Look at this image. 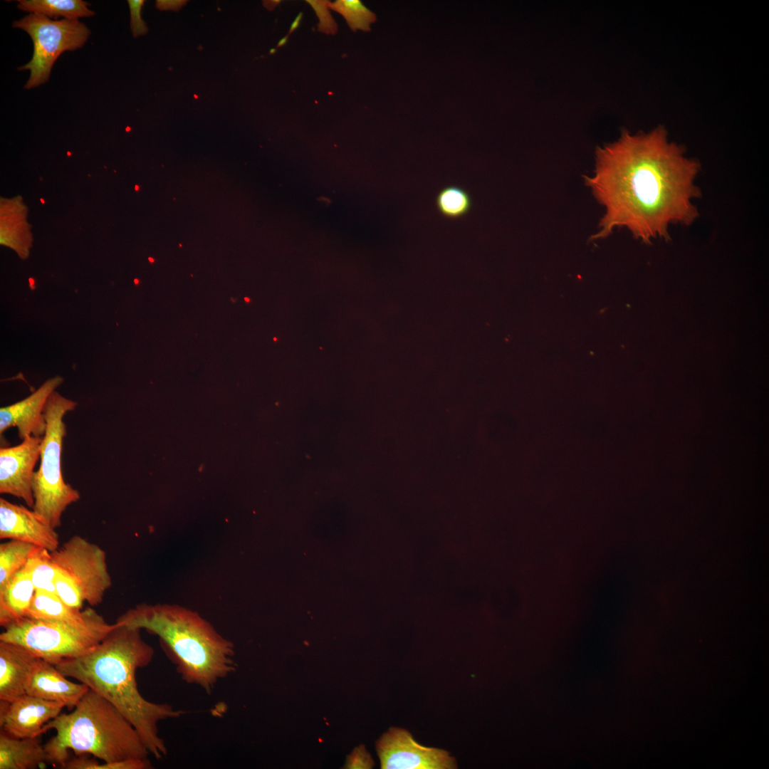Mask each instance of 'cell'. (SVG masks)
Wrapping results in <instances>:
<instances>
[{"label":"cell","instance_id":"6da1fadb","mask_svg":"<svg viewBox=\"0 0 769 769\" xmlns=\"http://www.w3.org/2000/svg\"><path fill=\"white\" fill-rule=\"evenodd\" d=\"M595 162L594 174L585 182L605 212L593 239L626 228L649 243L669 239L670 225H689L697 218L693 200L700 196L695 184L700 164L669 141L664 127L623 132L597 150Z\"/></svg>","mask_w":769,"mask_h":769},{"label":"cell","instance_id":"7a4b0ae2","mask_svg":"<svg viewBox=\"0 0 769 769\" xmlns=\"http://www.w3.org/2000/svg\"><path fill=\"white\" fill-rule=\"evenodd\" d=\"M115 623L90 653L54 665L66 677L85 684L110 701L135 728L150 753L162 759L167 748L158 724L180 717L184 711L169 703L149 701L141 695L136 671L150 664L155 650L143 639L142 629Z\"/></svg>","mask_w":769,"mask_h":769},{"label":"cell","instance_id":"3957f363","mask_svg":"<svg viewBox=\"0 0 769 769\" xmlns=\"http://www.w3.org/2000/svg\"><path fill=\"white\" fill-rule=\"evenodd\" d=\"M115 622L157 636L182 679L208 694L236 669L233 642L187 607L142 603L127 610Z\"/></svg>","mask_w":769,"mask_h":769},{"label":"cell","instance_id":"277c9868","mask_svg":"<svg viewBox=\"0 0 769 769\" xmlns=\"http://www.w3.org/2000/svg\"><path fill=\"white\" fill-rule=\"evenodd\" d=\"M56 731L44 748L48 763L62 768L76 755L90 754L104 762L148 759L150 752L132 724L110 701L89 689L70 713L47 723L42 733Z\"/></svg>","mask_w":769,"mask_h":769},{"label":"cell","instance_id":"5b68a950","mask_svg":"<svg viewBox=\"0 0 769 769\" xmlns=\"http://www.w3.org/2000/svg\"><path fill=\"white\" fill-rule=\"evenodd\" d=\"M115 626L90 606L80 622L22 618L5 627L0 640L20 644L55 664L90 653Z\"/></svg>","mask_w":769,"mask_h":769},{"label":"cell","instance_id":"8992f818","mask_svg":"<svg viewBox=\"0 0 769 769\" xmlns=\"http://www.w3.org/2000/svg\"><path fill=\"white\" fill-rule=\"evenodd\" d=\"M77 405L76 402L55 391L43 410L46 429L42 437L40 465L33 478L32 509L54 529L61 525L62 515L66 508L80 498L79 491L65 482L61 471L63 441L66 435L63 417Z\"/></svg>","mask_w":769,"mask_h":769},{"label":"cell","instance_id":"52a82bcc","mask_svg":"<svg viewBox=\"0 0 769 769\" xmlns=\"http://www.w3.org/2000/svg\"><path fill=\"white\" fill-rule=\"evenodd\" d=\"M51 554L56 572V594L64 602L82 610L85 602L95 607L103 602L112 577L101 547L73 535Z\"/></svg>","mask_w":769,"mask_h":769},{"label":"cell","instance_id":"ba28073f","mask_svg":"<svg viewBox=\"0 0 769 769\" xmlns=\"http://www.w3.org/2000/svg\"><path fill=\"white\" fill-rule=\"evenodd\" d=\"M12 27L26 31L33 44L31 60L18 68L19 71L30 72L23 86L26 90L47 83L58 58L65 51L82 48L90 35L88 27L78 19L54 20L38 14L14 21Z\"/></svg>","mask_w":769,"mask_h":769},{"label":"cell","instance_id":"9c48e42d","mask_svg":"<svg viewBox=\"0 0 769 769\" xmlns=\"http://www.w3.org/2000/svg\"><path fill=\"white\" fill-rule=\"evenodd\" d=\"M377 752L383 769H451L456 760L442 749L417 743L409 731L392 727L377 741Z\"/></svg>","mask_w":769,"mask_h":769},{"label":"cell","instance_id":"30bf717a","mask_svg":"<svg viewBox=\"0 0 769 769\" xmlns=\"http://www.w3.org/2000/svg\"><path fill=\"white\" fill-rule=\"evenodd\" d=\"M41 442L42 437L30 436L0 449V493L22 499L30 508L34 506L32 484Z\"/></svg>","mask_w":769,"mask_h":769},{"label":"cell","instance_id":"8fae6325","mask_svg":"<svg viewBox=\"0 0 769 769\" xmlns=\"http://www.w3.org/2000/svg\"><path fill=\"white\" fill-rule=\"evenodd\" d=\"M64 707L62 703L27 694L11 702L1 701V731L19 738L38 737L43 726L60 715Z\"/></svg>","mask_w":769,"mask_h":769},{"label":"cell","instance_id":"7c38bea8","mask_svg":"<svg viewBox=\"0 0 769 769\" xmlns=\"http://www.w3.org/2000/svg\"><path fill=\"white\" fill-rule=\"evenodd\" d=\"M56 375L46 380L36 391L23 399L0 409V434L16 427L21 440L30 436L43 437L46 429L43 414L50 395L63 382Z\"/></svg>","mask_w":769,"mask_h":769},{"label":"cell","instance_id":"4fadbf2b","mask_svg":"<svg viewBox=\"0 0 769 769\" xmlns=\"http://www.w3.org/2000/svg\"><path fill=\"white\" fill-rule=\"evenodd\" d=\"M0 538L31 543L53 552L60 546L56 529L33 510L0 498Z\"/></svg>","mask_w":769,"mask_h":769},{"label":"cell","instance_id":"5bb4252c","mask_svg":"<svg viewBox=\"0 0 769 769\" xmlns=\"http://www.w3.org/2000/svg\"><path fill=\"white\" fill-rule=\"evenodd\" d=\"M88 690L85 684L69 681L54 664L38 658L30 675L26 694L62 703L73 710Z\"/></svg>","mask_w":769,"mask_h":769},{"label":"cell","instance_id":"9a60e30c","mask_svg":"<svg viewBox=\"0 0 769 769\" xmlns=\"http://www.w3.org/2000/svg\"><path fill=\"white\" fill-rule=\"evenodd\" d=\"M39 657L24 647L0 640V700L11 702L26 694L28 681Z\"/></svg>","mask_w":769,"mask_h":769},{"label":"cell","instance_id":"2e32d148","mask_svg":"<svg viewBox=\"0 0 769 769\" xmlns=\"http://www.w3.org/2000/svg\"><path fill=\"white\" fill-rule=\"evenodd\" d=\"M36 591L25 567L0 587V625L3 628L27 617Z\"/></svg>","mask_w":769,"mask_h":769},{"label":"cell","instance_id":"e0dca14e","mask_svg":"<svg viewBox=\"0 0 769 769\" xmlns=\"http://www.w3.org/2000/svg\"><path fill=\"white\" fill-rule=\"evenodd\" d=\"M39 737L19 738L0 733V769L44 768L47 754Z\"/></svg>","mask_w":769,"mask_h":769},{"label":"cell","instance_id":"ac0fdd59","mask_svg":"<svg viewBox=\"0 0 769 769\" xmlns=\"http://www.w3.org/2000/svg\"><path fill=\"white\" fill-rule=\"evenodd\" d=\"M83 0H19L17 8L28 14L44 15L51 19H78L90 17L95 12Z\"/></svg>","mask_w":769,"mask_h":769},{"label":"cell","instance_id":"d6986e66","mask_svg":"<svg viewBox=\"0 0 769 769\" xmlns=\"http://www.w3.org/2000/svg\"><path fill=\"white\" fill-rule=\"evenodd\" d=\"M86 608L78 610L68 606L56 593L36 591L26 617L54 621L80 622Z\"/></svg>","mask_w":769,"mask_h":769},{"label":"cell","instance_id":"ffe728a7","mask_svg":"<svg viewBox=\"0 0 769 769\" xmlns=\"http://www.w3.org/2000/svg\"><path fill=\"white\" fill-rule=\"evenodd\" d=\"M37 548L31 543L16 540H9L0 544V587L25 566Z\"/></svg>","mask_w":769,"mask_h":769},{"label":"cell","instance_id":"44dd1931","mask_svg":"<svg viewBox=\"0 0 769 769\" xmlns=\"http://www.w3.org/2000/svg\"><path fill=\"white\" fill-rule=\"evenodd\" d=\"M25 568L34 585L36 591L56 593V568L51 551L38 547L28 558Z\"/></svg>","mask_w":769,"mask_h":769},{"label":"cell","instance_id":"7402d4cb","mask_svg":"<svg viewBox=\"0 0 769 769\" xmlns=\"http://www.w3.org/2000/svg\"><path fill=\"white\" fill-rule=\"evenodd\" d=\"M436 205L441 214L454 219L469 213L472 206V200L464 189L449 185L439 190L436 197Z\"/></svg>","mask_w":769,"mask_h":769},{"label":"cell","instance_id":"603a6c76","mask_svg":"<svg viewBox=\"0 0 769 769\" xmlns=\"http://www.w3.org/2000/svg\"><path fill=\"white\" fill-rule=\"evenodd\" d=\"M328 6L341 14L353 31H369L370 24L376 21L375 14L358 0H338Z\"/></svg>","mask_w":769,"mask_h":769},{"label":"cell","instance_id":"cb8c5ba5","mask_svg":"<svg viewBox=\"0 0 769 769\" xmlns=\"http://www.w3.org/2000/svg\"><path fill=\"white\" fill-rule=\"evenodd\" d=\"M63 768L66 769H149L152 764L149 759H133L120 762H105L90 759L84 755H78L68 759Z\"/></svg>","mask_w":769,"mask_h":769},{"label":"cell","instance_id":"d4e9b609","mask_svg":"<svg viewBox=\"0 0 769 769\" xmlns=\"http://www.w3.org/2000/svg\"><path fill=\"white\" fill-rule=\"evenodd\" d=\"M130 12V28L134 37L145 35L148 31L145 22L142 19L141 11L144 0H128Z\"/></svg>","mask_w":769,"mask_h":769},{"label":"cell","instance_id":"484cf974","mask_svg":"<svg viewBox=\"0 0 769 769\" xmlns=\"http://www.w3.org/2000/svg\"><path fill=\"white\" fill-rule=\"evenodd\" d=\"M309 4L314 8L318 16L320 19L319 24V29L320 30L323 27V32L325 33H335L336 31V23L333 21L330 14L328 12V7L329 4L325 1H308Z\"/></svg>","mask_w":769,"mask_h":769},{"label":"cell","instance_id":"4316f807","mask_svg":"<svg viewBox=\"0 0 769 769\" xmlns=\"http://www.w3.org/2000/svg\"><path fill=\"white\" fill-rule=\"evenodd\" d=\"M181 2L182 1H174L158 0V1H157L156 6H157V8H158L159 9H161V10H163V9H174H174L176 8L175 6H177L178 7V6L180 5Z\"/></svg>","mask_w":769,"mask_h":769},{"label":"cell","instance_id":"83f0119b","mask_svg":"<svg viewBox=\"0 0 769 769\" xmlns=\"http://www.w3.org/2000/svg\"><path fill=\"white\" fill-rule=\"evenodd\" d=\"M302 16H303V14H302V13H300V14H298V16H296V18H295V20H294V21H293V23H292V24H291V28H290V31H289V33H291V32H293V31L294 30H295V29H296V28H297L298 27V26H299V24H300V20H301V19H302Z\"/></svg>","mask_w":769,"mask_h":769},{"label":"cell","instance_id":"f1b7e54d","mask_svg":"<svg viewBox=\"0 0 769 769\" xmlns=\"http://www.w3.org/2000/svg\"><path fill=\"white\" fill-rule=\"evenodd\" d=\"M287 40H288V36H286V37H283V38H281V40L279 41V42H278V47H280V46H282L285 45V44H286V41H287Z\"/></svg>","mask_w":769,"mask_h":769},{"label":"cell","instance_id":"f546056e","mask_svg":"<svg viewBox=\"0 0 769 769\" xmlns=\"http://www.w3.org/2000/svg\"><path fill=\"white\" fill-rule=\"evenodd\" d=\"M276 48H271V49L270 50V53H271V54H273V53H274L276 52Z\"/></svg>","mask_w":769,"mask_h":769},{"label":"cell","instance_id":"4dcf8cb0","mask_svg":"<svg viewBox=\"0 0 769 769\" xmlns=\"http://www.w3.org/2000/svg\"><path fill=\"white\" fill-rule=\"evenodd\" d=\"M139 189H140L139 186H138V185H135V191H138V190H139Z\"/></svg>","mask_w":769,"mask_h":769},{"label":"cell","instance_id":"1f68e13d","mask_svg":"<svg viewBox=\"0 0 769 769\" xmlns=\"http://www.w3.org/2000/svg\"><path fill=\"white\" fill-rule=\"evenodd\" d=\"M40 201H41V203H42L43 204H45V201H44V199H43L41 198V199H40Z\"/></svg>","mask_w":769,"mask_h":769},{"label":"cell","instance_id":"d6a6232c","mask_svg":"<svg viewBox=\"0 0 769 769\" xmlns=\"http://www.w3.org/2000/svg\"><path fill=\"white\" fill-rule=\"evenodd\" d=\"M149 260H150V262H153V261H154V259H153V258H149Z\"/></svg>","mask_w":769,"mask_h":769},{"label":"cell","instance_id":"836d02e7","mask_svg":"<svg viewBox=\"0 0 769 769\" xmlns=\"http://www.w3.org/2000/svg\"><path fill=\"white\" fill-rule=\"evenodd\" d=\"M244 299H245V300H246V302H249V299L248 298H245Z\"/></svg>","mask_w":769,"mask_h":769}]
</instances>
